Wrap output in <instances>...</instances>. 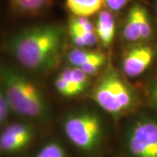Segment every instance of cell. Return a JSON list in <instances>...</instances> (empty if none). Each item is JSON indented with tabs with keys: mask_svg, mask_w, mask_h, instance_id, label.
<instances>
[{
	"mask_svg": "<svg viewBox=\"0 0 157 157\" xmlns=\"http://www.w3.org/2000/svg\"><path fill=\"white\" fill-rule=\"evenodd\" d=\"M64 45V31L54 24H41L24 28L11 36L7 48L23 67L42 72L54 67Z\"/></svg>",
	"mask_w": 157,
	"mask_h": 157,
	"instance_id": "6da1fadb",
	"label": "cell"
},
{
	"mask_svg": "<svg viewBox=\"0 0 157 157\" xmlns=\"http://www.w3.org/2000/svg\"><path fill=\"white\" fill-rule=\"evenodd\" d=\"M0 87L11 110L23 117L45 121L50 107L39 87L28 78L7 67H0Z\"/></svg>",
	"mask_w": 157,
	"mask_h": 157,
	"instance_id": "7a4b0ae2",
	"label": "cell"
},
{
	"mask_svg": "<svg viewBox=\"0 0 157 157\" xmlns=\"http://www.w3.org/2000/svg\"><path fill=\"white\" fill-rule=\"evenodd\" d=\"M92 98L113 116H120L133 110L136 105L134 90L114 69L104 73L94 86Z\"/></svg>",
	"mask_w": 157,
	"mask_h": 157,
	"instance_id": "3957f363",
	"label": "cell"
},
{
	"mask_svg": "<svg viewBox=\"0 0 157 157\" xmlns=\"http://www.w3.org/2000/svg\"><path fill=\"white\" fill-rule=\"evenodd\" d=\"M64 133L78 149L86 153L95 151L103 137V124L100 116L90 111L73 113L63 122Z\"/></svg>",
	"mask_w": 157,
	"mask_h": 157,
	"instance_id": "277c9868",
	"label": "cell"
},
{
	"mask_svg": "<svg viewBox=\"0 0 157 157\" xmlns=\"http://www.w3.org/2000/svg\"><path fill=\"white\" fill-rule=\"evenodd\" d=\"M125 146L130 157H157V121H135L126 133Z\"/></svg>",
	"mask_w": 157,
	"mask_h": 157,
	"instance_id": "5b68a950",
	"label": "cell"
},
{
	"mask_svg": "<svg viewBox=\"0 0 157 157\" xmlns=\"http://www.w3.org/2000/svg\"><path fill=\"white\" fill-rule=\"evenodd\" d=\"M34 131L28 124H10L0 133V152L13 154L24 149L33 140Z\"/></svg>",
	"mask_w": 157,
	"mask_h": 157,
	"instance_id": "8992f818",
	"label": "cell"
},
{
	"mask_svg": "<svg viewBox=\"0 0 157 157\" xmlns=\"http://www.w3.org/2000/svg\"><path fill=\"white\" fill-rule=\"evenodd\" d=\"M155 58L153 47L147 45H136L124 54L121 69L124 75L129 78L140 76L150 67Z\"/></svg>",
	"mask_w": 157,
	"mask_h": 157,
	"instance_id": "52a82bcc",
	"label": "cell"
},
{
	"mask_svg": "<svg viewBox=\"0 0 157 157\" xmlns=\"http://www.w3.org/2000/svg\"><path fill=\"white\" fill-rule=\"evenodd\" d=\"M95 33L103 46H109L115 36V19L109 10H102L96 19Z\"/></svg>",
	"mask_w": 157,
	"mask_h": 157,
	"instance_id": "ba28073f",
	"label": "cell"
},
{
	"mask_svg": "<svg viewBox=\"0 0 157 157\" xmlns=\"http://www.w3.org/2000/svg\"><path fill=\"white\" fill-rule=\"evenodd\" d=\"M53 0H10L14 11L24 16H37L48 10Z\"/></svg>",
	"mask_w": 157,
	"mask_h": 157,
	"instance_id": "9c48e42d",
	"label": "cell"
},
{
	"mask_svg": "<svg viewBox=\"0 0 157 157\" xmlns=\"http://www.w3.org/2000/svg\"><path fill=\"white\" fill-rule=\"evenodd\" d=\"M104 0H67L68 10L77 17H89L101 11Z\"/></svg>",
	"mask_w": 157,
	"mask_h": 157,
	"instance_id": "30bf717a",
	"label": "cell"
},
{
	"mask_svg": "<svg viewBox=\"0 0 157 157\" xmlns=\"http://www.w3.org/2000/svg\"><path fill=\"white\" fill-rule=\"evenodd\" d=\"M122 34H123L124 39L130 42H136L141 39L135 4L131 6L128 10V15L126 17V21L124 24Z\"/></svg>",
	"mask_w": 157,
	"mask_h": 157,
	"instance_id": "8fae6325",
	"label": "cell"
},
{
	"mask_svg": "<svg viewBox=\"0 0 157 157\" xmlns=\"http://www.w3.org/2000/svg\"><path fill=\"white\" fill-rule=\"evenodd\" d=\"M104 53L94 51H88L82 48H76L70 51L67 55L68 62L74 67H80L85 63L95 59Z\"/></svg>",
	"mask_w": 157,
	"mask_h": 157,
	"instance_id": "7c38bea8",
	"label": "cell"
},
{
	"mask_svg": "<svg viewBox=\"0 0 157 157\" xmlns=\"http://www.w3.org/2000/svg\"><path fill=\"white\" fill-rule=\"evenodd\" d=\"M135 6H136L137 17L140 25L141 39L145 40L149 39L152 35V25L150 18L148 16V12L143 6L139 4H135Z\"/></svg>",
	"mask_w": 157,
	"mask_h": 157,
	"instance_id": "4fadbf2b",
	"label": "cell"
},
{
	"mask_svg": "<svg viewBox=\"0 0 157 157\" xmlns=\"http://www.w3.org/2000/svg\"><path fill=\"white\" fill-rule=\"evenodd\" d=\"M34 157H67V155L59 142L51 141L42 147Z\"/></svg>",
	"mask_w": 157,
	"mask_h": 157,
	"instance_id": "5bb4252c",
	"label": "cell"
},
{
	"mask_svg": "<svg viewBox=\"0 0 157 157\" xmlns=\"http://www.w3.org/2000/svg\"><path fill=\"white\" fill-rule=\"evenodd\" d=\"M69 30L76 32H95V27L86 17H74L71 19L69 25Z\"/></svg>",
	"mask_w": 157,
	"mask_h": 157,
	"instance_id": "9a60e30c",
	"label": "cell"
},
{
	"mask_svg": "<svg viewBox=\"0 0 157 157\" xmlns=\"http://www.w3.org/2000/svg\"><path fill=\"white\" fill-rule=\"evenodd\" d=\"M106 60H107V58L105 56V54H103L102 56L99 57L95 59H93L87 63H85L84 65H82L79 68L82 69L85 73L90 76V75H93L97 73L104 66V64L106 63Z\"/></svg>",
	"mask_w": 157,
	"mask_h": 157,
	"instance_id": "2e32d148",
	"label": "cell"
},
{
	"mask_svg": "<svg viewBox=\"0 0 157 157\" xmlns=\"http://www.w3.org/2000/svg\"><path fill=\"white\" fill-rule=\"evenodd\" d=\"M54 85H55L57 91L64 97H73L74 96L73 91L71 89V87L69 86V85L60 76L57 77L55 81H54Z\"/></svg>",
	"mask_w": 157,
	"mask_h": 157,
	"instance_id": "e0dca14e",
	"label": "cell"
},
{
	"mask_svg": "<svg viewBox=\"0 0 157 157\" xmlns=\"http://www.w3.org/2000/svg\"><path fill=\"white\" fill-rule=\"evenodd\" d=\"M11 110L8 100L4 91L0 87V125L6 121L8 113Z\"/></svg>",
	"mask_w": 157,
	"mask_h": 157,
	"instance_id": "ac0fdd59",
	"label": "cell"
},
{
	"mask_svg": "<svg viewBox=\"0 0 157 157\" xmlns=\"http://www.w3.org/2000/svg\"><path fill=\"white\" fill-rule=\"evenodd\" d=\"M105 5L111 11H118L121 10L128 4L129 0H104Z\"/></svg>",
	"mask_w": 157,
	"mask_h": 157,
	"instance_id": "d6986e66",
	"label": "cell"
},
{
	"mask_svg": "<svg viewBox=\"0 0 157 157\" xmlns=\"http://www.w3.org/2000/svg\"><path fill=\"white\" fill-rule=\"evenodd\" d=\"M151 98L153 101H154V103L155 104V106L157 107V78L155 79V81L154 82L153 86H152Z\"/></svg>",
	"mask_w": 157,
	"mask_h": 157,
	"instance_id": "ffe728a7",
	"label": "cell"
}]
</instances>
